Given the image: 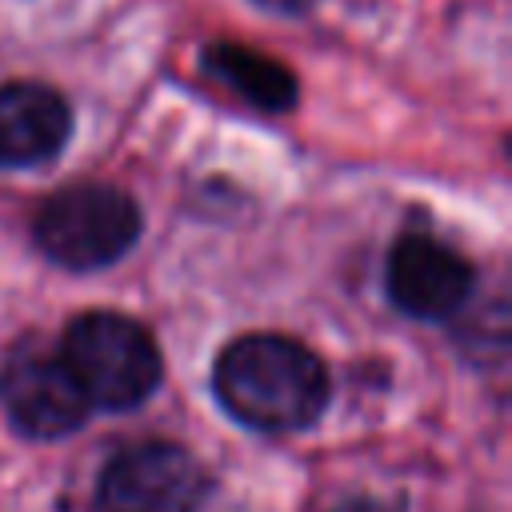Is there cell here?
<instances>
[{
    "mask_svg": "<svg viewBox=\"0 0 512 512\" xmlns=\"http://www.w3.org/2000/svg\"><path fill=\"white\" fill-rule=\"evenodd\" d=\"M220 408L252 432H300L328 408L332 384L324 360L280 332L232 340L212 368Z\"/></svg>",
    "mask_w": 512,
    "mask_h": 512,
    "instance_id": "cell-1",
    "label": "cell"
},
{
    "mask_svg": "<svg viewBox=\"0 0 512 512\" xmlns=\"http://www.w3.org/2000/svg\"><path fill=\"white\" fill-rule=\"evenodd\" d=\"M60 356L84 388L88 404L108 412L144 404L164 376V360L152 332L140 320L108 308L76 316L64 328Z\"/></svg>",
    "mask_w": 512,
    "mask_h": 512,
    "instance_id": "cell-2",
    "label": "cell"
},
{
    "mask_svg": "<svg viewBox=\"0 0 512 512\" xmlns=\"http://www.w3.org/2000/svg\"><path fill=\"white\" fill-rule=\"evenodd\" d=\"M140 204L116 184H72L52 192L32 220L36 248L68 268L96 272L116 264L140 240Z\"/></svg>",
    "mask_w": 512,
    "mask_h": 512,
    "instance_id": "cell-3",
    "label": "cell"
},
{
    "mask_svg": "<svg viewBox=\"0 0 512 512\" xmlns=\"http://www.w3.org/2000/svg\"><path fill=\"white\" fill-rule=\"evenodd\" d=\"M212 492L208 468L172 440L116 452L96 480V512H200Z\"/></svg>",
    "mask_w": 512,
    "mask_h": 512,
    "instance_id": "cell-4",
    "label": "cell"
},
{
    "mask_svg": "<svg viewBox=\"0 0 512 512\" xmlns=\"http://www.w3.org/2000/svg\"><path fill=\"white\" fill-rule=\"evenodd\" d=\"M0 408L8 412L12 428L32 440H60L92 412L64 356L40 348L36 340L12 348L0 364Z\"/></svg>",
    "mask_w": 512,
    "mask_h": 512,
    "instance_id": "cell-5",
    "label": "cell"
},
{
    "mask_svg": "<svg viewBox=\"0 0 512 512\" xmlns=\"http://www.w3.org/2000/svg\"><path fill=\"white\" fill-rule=\"evenodd\" d=\"M384 288L404 316L436 324L468 304L476 288V268L444 240L428 232H404L388 252Z\"/></svg>",
    "mask_w": 512,
    "mask_h": 512,
    "instance_id": "cell-6",
    "label": "cell"
},
{
    "mask_svg": "<svg viewBox=\"0 0 512 512\" xmlns=\"http://www.w3.org/2000/svg\"><path fill=\"white\" fill-rule=\"evenodd\" d=\"M72 132V112L56 88L0 84V168H32L52 160Z\"/></svg>",
    "mask_w": 512,
    "mask_h": 512,
    "instance_id": "cell-7",
    "label": "cell"
},
{
    "mask_svg": "<svg viewBox=\"0 0 512 512\" xmlns=\"http://www.w3.org/2000/svg\"><path fill=\"white\" fill-rule=\"evenodd\" d=\"M204 68L228 84L240 100L264 112H288L296 104V80L284 64H276L264 52H252L244 44H212L204 52Z\"/></svg>",
    "mask_w": 512,
    "mask_h": 512,
    "instance_id": "cell-8",
    "label": "cell"
},
{
    "mask_svg": "<svg viewBox=\"0 0 512 512\" xmlns=\"http://www.w3.org/2000/svg\"><path fill=\"white\" fill-rule=\"evenodd\" d=\"M332 512H404V508L396 500H380V496H348Z\"/></svg>",
    "mask_w": 512,
    "mask_h": 512,
    "instance_id": "cell-9",
    "label": "cell"
},
{
    "mask_svg": "<svg viewBox=\"0 0 512 512\" xmlns=\"http://www.w3.org/2000/svg\"><path fill=\"white\" fill-rule=\"evenodd\" d=\"M260 8H268V12H280V16H296V12H304L312 0H256Z\"/></svg>",
    "mask_w": 512,
    "mask_h": 512,
    "instance_id": "cell-10",
    "label": "cell"
}]
</instances>
